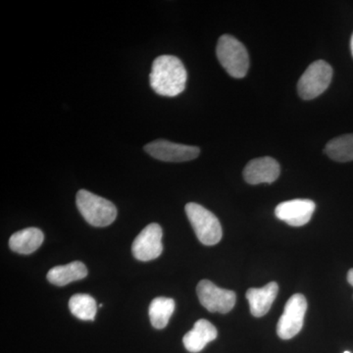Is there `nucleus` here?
Instances as JSON below:
<instances>
[{
	"label": "nucleus",
	"mask_w": 353,
	"mask_h": 353,
	"mask_svg": "<svg viewBox=\"0 0 353 353\" xmlns=\"http://www.w3.org/2000/svg\"><path fill=\"white\" fill-rule=\"evenodd\" d=\"M281 169L277 160L266 157L255 158L246 164L243 178L250 185L272 183L280 176Z\"/></svg>",
	"instance_id": "obj_11"
},
{
	"label": "nucleus",
	"mask_w": 353,
	"mask_h": 353,
	"mask_svg": "<svg viewBox=\"0 0 353 353\" xmlns=\"http://www.w3.org/2000/svg\"><path fill=\"white\" fill-rule=\"evenodd\" d=\"M333 78V69L331 65L323 60L313 62L309 65L297 83V92L299 97L305 101H311L322 94Z\"/></svg>",
	"instance_id": "obj_5"
},
{
	"label": "nucleus",
	"mask_w": 353,
	"mask_h": 353,
	"mask_svg": "<svg viewBox=\"0 0 353 353\" xmlns=\"http://www.w3.org/2000/svg\"><path fill=\"white\" fill-rule=\"evenodd\" d=\"M307 310V301L301 294L290 296L285 303L284 313L279 319L277 334L282 340H290L301 331L304 316Z\"/></svg>",
	"instance_id": "obj_6"
},
{
	"label": "nucleus",
	"mask_w": 353,
	"mask_h": 353,
	"mask_svg": "<svg viewBox=\"0 0 353 353\" xmlns=\"http://www.w3.org/2000/svg\"><path fill=\"white\" fill-rule=\"evenodd\" d=\"M216 54L223 68L230 76L241 79L248 74L250 57L245 46L230 34H223L216 48Z\"/></svg>",
	"instance_id": "obj_3"
},
{
	"label": "nucleus",
	"mask_w": 353,
	"mask_h": 353,
	"mask_svg": "<svg viewBox=\"0 0 353 353\" xmlns=\"http://www.w3.org/2000/svg\"><path fill=\"white\" fill-rule=\"evenodd\" d=\"M315 208L314 202L310 199H292L279 204L275 215L290 226L301 227L311 220Z\"/></svg>",
	"instance_id": "obj_10"
},
{
	"label": "nucleus",
	"mask_w": 353,
	"mask_h": 353,
	"mask_svg": "<svg viewBox=\"0 0 353 353\" xmlns=\"http://www.w3.org/2000/svg\"><path fill=\"white\" fill-rule=\"evenodd\" d=\"M279 285L271 282L260 289H250L246 292V299L250 303V312L254 317H263L269 312L274 301L278 296Z\"/></svg>",
	"instance_id": "obj_13"
},
{
	"label": "nucleus",
	"mask_w": 353,
	"mask_h": 353,
	"mask_svg": "<svg viewBox=\"0 0 353 353\" xmlns=\"http://www.w3.org/2000/svg\"><path fill=\"white\" fill-rule=\"evenodd\" d=\"M88 268L83 262L74 261L66 265L53 267L48 271V282L57 287H64L75 281L83 280L88 276Z\"/></svg>",
	"instance_id": "obj_14"
},
{
	"label": "nucleus",
	"mask_w": 353,
	"mask_h": 353,
	"mask_svg": "<svg viewBox=\"0 0 353 353\" xmlns=\"http://www.w3.org/2000/svg\"><path fill=\"white\" fill-rule=\"evenodd\" d=\"M44 236L38 228H27L11 236L9 246L14 252L31 254L43 245Z\"/></svg>",
	"instance_id": "obj_15"
},
{
	"label": "nucleus",
	"mask_w": 353,
	"mask_h": 353,
	"mask_svg": "<svg viewBox=\"0 0 353 353\" xmlns=\"http://www.w3.org/2000/svg\"><path fill=\"white\" fill-rule=\"evenodd\" d=\"M347 282L353 287V269H350L347 273Z\"/></svg>",
	"instance_id": "obj_19"
},
{
	"label": "nucleus",
	"mask_w": 353,
	"mask_h": 353,
	"mask_svg": "<svg viewBox=\"0 0 353 353\" xmlns=\"http://www.w3.org/2000/svg\"><path fill=\"white\" fill-rule=\"evenodd\" d=\"M162 236L160 225L152 223L146 226L132 243V252L134 259L146 262L159 257L163 252Z\"/></svg>",
	"instance_id": "obj_8"
},
{
	"label": "nucleus",
	"mask_w": 353,
	"mask_h": 353,
	"mask_svg": "<svg viewBox=\"0 0 353 353\" xmlns=\"http://www.w3.org/2000/svg\"><path fill=\"white\" fill-rule=\"evenodd\" d=\"M69 309L72 314L78 319L94 321L97 312V304L94 297L90 294H74L70 299Z\"/></svg>",
	"instance_id": "obj_18"
},
{
	"label": "nucleus",
	"mask_w": 353,
	"mask_h": 353,
	"mask_svg": "<svg viewBox=\"0 0 353 353\" xmlns=\"http://www.w3.org/2000/svg\"><path fill=\"white\" fill-rule=\"evenodd\" d=\"M218 332L214 325L205 319L196 322L194 328L183 336L185 350L192 353L201 352L210 341L217 339Z\"/></svg>",
	"instance_id": "obj_12"
},
{
	"label": "nucleus",
	"mask_w": 353,
	"mask_h": 353,
	"mask_svg": "<svg viewBox=\"0 0 353 353\" xmlns=\"http://www.w3.org/2000/svg\"><path fill=\"white\" fill-rule=\"evenodd\" d=\"M77 208L88 224L94 227H108L117 217V209L112 202L88 190H79Z\"/></svg>",
	"instance_id": "obj_2"
},
{
	"label": "nucleus",
	"mask_w": 353,
	"mask_h": 353,
	"mask_svg": "<svg viewBox=\"0 0 353 353\" xmlns=\"http://www.w3.org/2000/svg\"><path fill=\"white\" fill-rule=\"evenodd\" d=\"M187 79V70L178 57L161 55L153 61L150 81L157 94L174 97L182 94Z\"/></svg>",
	"instance_id": "obj_1"
},
{
	"label": "nucleus",
	"mask_w": 353,
	"mask_h": 353,
	"mask_svg": "<svg viewBox=\"0 0 353 353\" xmlns=\"http://www.w3.org/2000/svg\"><path fill=\"white\" fill-rule=\"evenodd\" d=\"M185 210L192 229L202 245H217L223 236L222 227L218 218L208 209L194 202L188 203Z\"/></svg>",
	"instance_id": "obj_4"
},
{
	"label": "nucleus",
	"mask_w": 353,
	"mask_h": 353,
	"mask_svg": "<svg viewBox=\"0 0 353 353\" xmlns=\"http://www.w3.org/2000/svg\"><path fill=\"white\" fill-rule=\"evenodd\" d=\"M175 310V301L169 297L159 296L153 299L150 306V318L155 329L161 330L168 325Z\"/></svg>",
	"instance_id": "obj_16"
},
{
	"label": "nucleus",
	"mask_w": 353,
	"mask_h": 353,
	"mask_svg": "<svg viewBox=\"0 0 353 353\" xmlns=\"http://www.w3.org/2000/svg\"><path fill=\"white\" fill-rule=\"evenodd\" d=\"M150 157L164 162H187L201 154L197 146L181 145L165 139H157L145 146Z\"/></svg>",
	"instance_id": "obj_9"
},
{
	"label": "nucleus",
	"mask_w": 353,
	"mask_h": 353,
	"mask_svg": "<svg viewBox=\"0 0 353 353\" xmlns=\"http://www.w3.org/2000/svg\"><path fill=\"white\" fill-rule=\"evenodd\" d=\"M197 296L209 312L225 314L236 304V296L233 290L221 289L209 280H202L196 288Z\"/></svg>",
	"instance_id": "obj_7"
},
{
	"label": "nucleus",
	"mask_w": 353,
	"mask_h": 353,
	"mask_svg": "<svg viewBox=\"0 0 353 353\" xmlns=\"http://www.w3.org/2000/svg\"><path fill=\"white\" fill-rule=\"evenodd\" d=\"M324 152L334 161H353V134L331 139L327 143Z\"/></svg>",
	"instance_id": "obj_17"
},
{
	"label": "nucleus",
	"mask_w": 353,
	"mask_h": 353,
	"mask_svg": "<svg viewBox=\"0 0 353 353\" xmlns=\"http://www.w3.org/2000/svg\"><path fill=\"white\" fill-rule=\"evenodd\" d=\"M343 353H352V352H345Z\"/></svg>",
	"instance_id": "obj_21"
},
{
	"label": "nucleus",
	"mask_w": 353,
	"mask_h": 353,
	"mask_svg": "<svg viewBox=\"0 0 353 353\" xmlns=\"http://www.w3.org/2000/svg\"><path fill=\"white\" fill-rule=\"evenodd\" d=\"M350 48H352V53L353 57V34L352 37V41H350Z\"/></svg>",
	"instance_id": "obj_20"
}]
</instances>
